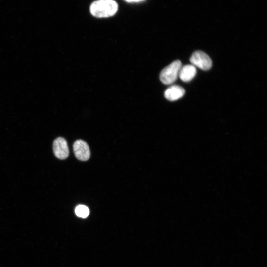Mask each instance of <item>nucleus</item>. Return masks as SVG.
Returning <instances> with one entry per match:
<instances>
[{
	"label": "nucleus",
	"instance_id": "f257e3e1",
	"mask_svg": "<svg viewBox=\"0 0 267 267\" xmlns=\"http://www.w3.org/2000/svg\"><path fill=\"white\" fill-rule=\"evenodd\" d=\"M118 9V4L114 0H98L92 2L90 6L91 14L97 18L112 16Z\"/></svg>",
	"mask_w": 267,
	"mask_h": 267
},
{
	"label": "nucleus",
	"instance_id": "f03ea898",
	"mask_svg": "<svg viewBox=\"0 0 267 267\" xmlns=\"http://www.w3.org/2000/svg\"><path fill=\"white\" fill-rule=\"evenodd\" d=\"M182 63L180 60H175L164 68L160 74L161 81L165 85H169L176 80L179 76Z\"/></svg>",
	"mask_w": 267,
	"mask_h": 267
},
{
	"label": "nucleus",
	"instance_id": "7ed1b4c3",
	"mask_svg": "<svg viewBox=\"0 0 267 267\" xmlns=\"http://www.w3.org/2000/svg\"><path fill=\"white\" fill-rule=\"evenodd\" d=\"M190 61L192 65L203 70L210 69L212 65L210 57L202 51L194 52L191 56Z\"/></svg>",
	"mask_w": 267,
	"mask_h": 267
},
{
	"label": "nucleus",
	"instance_id": "20e7f679",
	"mask_svg": "<svg viewBox=\"0 0 267 267\" xmlns=\"http://www.w3.org/2000/svg\"><path fill=\"white\" fill-rule=\"evenodd\" d=\"M73 148L76 157L79 160L86 161L89 158V148L85 141L82 140H76L73 144Z\"/></svg>",
	"mask_w": 267,
	"mask_h": 267
},
{
	"label": "nucleus",
	"instance_id": "39448f33",
	"mask_svg": "<svg viewBox=\"0 0 267 267\" xmlns=\"http://www.w3.org/2000/svg\"><path fill=\"white\" fill-rule=\"evenodd\" d=\"M53 150L55 156L58 159H65L69 156V149L66 140L59 137L53 143Z\"/></svg>",
	"mask_w": 267,
	"mask_h": 267
},
{
	"label": "nucleus",
	"instance_id": "423d86ee",
	"mask_svg": "<svg viewBox=\"0 0 267 267\" xmlns=\"http://www.w3.org/2000/svg\"><path fill=\"white\" fill-rule=\"evenodd\" d=\"M185 94L184 89L178 85L169 87L164 92L165 97L168 100L175 101L181 98Z\"/></svg>",
	"mask_w": 267,
	"mask_h": 267
},
{
	"label": "nucleus",
	"instance_id": "0eeeda50",
	"mask_svg": "<svg viewBox=\"0 0 267 267\" xmlns=\"http://www.w3.org/2000/svg\"><path fill=\"white\" fill-rule=\"evenodd\" d=\"M196 69L193 65H186L181 67L179 76L183 82L191 81L196 75Z\"/></svg>",
	"mask_w": 267,
	"mask_h": 267
},
{
	"label": "nucleus",
	"instance_id": "6e6552de",
	"mask_svg": "<svg viewBox=\"0 0 267 267\" xmlns=\"http://www.w3.org/2000/svg\"><path fill=\"white\" fill-rule=\"evenodd\" d=\"M75 212L77 216L85 218L89 215V210L86 206L79 205L76 207Z\"/></svg>",
	"mask_w": 267,
	"mask_h": 267
},
{
	"label": "nucleus",
	"instance_id": "1a4fd4ad",
	"mask_svg": "<svg viewBox=\"0 0 267 267\" xmlns=\"http://www.w3.org/2000/svg\"><path fill=\"white\" fill-rule=\"evenodd\" d=\"M125 0L128 2H139V1H143L144 0Z\"/></svg>",
	"mask_w": 267,
	"mask_h": 267
},
{
	"label": "nucleus",
	"instance_id": "9d476101",
	"mask_svg": "<svg viewBox=\"0 0 267 267\" xmlns=\"http://www.w3.org/2000/svg\"></svg>",
	"mask_w": 267,
	"mask_h": 267
}]
</instances>
